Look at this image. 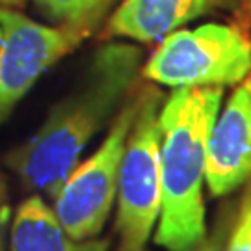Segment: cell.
<instances>
[{
	"label": "cell",
	"instance_id": "7",
	"mask_svg": "<svg viewBox=\"0 0 251 251\" xmlns=\"http://www.w3.org/2000/svg\"><path fill=\"white\" fill-rule=\"evenodd\" d=\"M251 177V73L216 117L206 145V184L224 196Z\"/></svg>",
	"mask_w": 251,
	"mask_h": 251
},
{
	"label": "cell",
	"instance_id": "11",
	"mask_svg": "<svg viewBox=\"0 0 251 251\" xmlns=\"http://www.w3.org/2000/svg\"><path fill=\"white\" fill-rule=\"evenodd\" d=\"M225 251H251V192L246 198L240 218L229 236Z\"/></svg>",
	"mask_w": 251,
	"mask_h": 251
},
{
	"label": "cell",
	"instance_id": "6",
	"mask_svg": "<svg viewBox=\"0 0 251 251\" xmlns=\"http://www.w3.org/2000/svg\"><path fill=\"white\" fill-rule=\"evenodd\" d=\"M88 36V30L47 26L17 9L0 6V123L8 119L41 75Z\"/></svg>",
	"mask_w": 251,
	"mask_h": 251
},
{
	"label": "cell",
	"instance_id": "5",
	"mask_svg": "<svg viewBox=\"0 0 251 251\" xmlns=\"http://www.w3.org/2000/svg\"><path fill=\"white\" fill-rule=\"evenodd\" d=\"M142 88L136 86L119 108L102 144L78 164L54 198V212L76 240L97 238L117 198L126 140L140 110Z\"/></svg>",
	"mask_w": 251,
	"mask_h": 251
},
{
	"label": "cell",
	"instance_id": "3",
	"mask_svg": "<svg viewBox=\"0 0 251 251\" xmlns=\"http://www.w3.org/2000/svg\"><path fill=\"white\" fill-rule=\"evenodd\" d=\"M162 102L164 93L156 86H142L140 110L126 140L117 184V251H147L152 225L160 218Z\"/></svg>",
	"mask_w": 251,
	"mask_h": 251
},
{
	"label": "cell",
	"instance_id": "16",
	"mask_svg": "<svg viewBox=\"0 0 251 251\" xmlns=\"http://www.w3.org/2000/svg\"><path fill=\"white\" fill-rule=\"evenodd\" d=\"M242 6H246V8L250 9V13H251V0H244V4Z\"/></svg>",
	"mask_w": 251,
	"mask_h": 251
},
{
	"label": "cell",
	"instance_id": "10",
	"mask_svg": "<svg viewBox=\"0 0 251 251\" xmlns=\"http://www.w3.org/2000/svg\"><path fill=\"white\" fill-rule=\"evenodd\" d=\"M37 9L58 23V26L82 28L93 32L104 17L112 0H34Z\"/></svg>",
	"mask_w": 251,
	"mask_h": 251
},
{
	"label": "cell",
	"instance_id": "1",
	"mask_svg": "<svg viewBox=\"0 0 251 251\" xmlns=\"http://www.w3.org/2000/svg\"><path fill=\"white\" fill-rule=\"evenodd\" d=\"M140 62L142 52L132 45L112 43L97 50L80 84L50 108L43 125L25 144L2 158L25 190L41 192L54 201L90 140L138 86Z\"/></svg>",
	"mask_w": 251,
	"mask_h": 251
},
{
	"label": "cell",
	"instance_id": "2",
	"mask_svg": "<svg viewBox=\"0 0 251 251\" xmlns=\"http://www.w3.org/2000/svg\"><path fill=\"white\" fill-rule=\"evenodd\" d=\"M222 97L218 86L177 88L160 108L162 212L154 242L170 251H192L205 240L206 145Z\"/></svg>",
	"mask_w": 251,
	"mask_h": 251
},
{
	"label": "cell",
	"instance_id": "14",
	"mask_svg": "<svg viewBox=\"0 0 251 251\" xmlns=\"http://www.w3.org/2000/svg\"><path fill=\"white\" fill-rule=\"evenodd\" d=\"M212 8H224V9H236L244 4V0H210Z\"/></svg>",
	"mask_w": 251,
	"mask_h": 251
},
{
	"label": "cell",
	"instance_id": "13",
	"mask_svg": "<svg viewBox=\"0 0 251 251\" xmlns=\"http://www.w3.org/2000/svg\"><path fill=\"white\" fill-rule=\"evenodd\" d=\"M222 238H224V233H218L214 236H210V238H205L203 242L196 246L192 251H220L222 248Z\"/></svg>",
	"mask_w": 251,
	"mask_h": 251
},
{
	"label": "cell",
	"instance_id": "15",
	"mask_svg": "<svg viewBox=\"0 0 251 251\" xmlns=\"http://www.w3.org/2000/svg\"><path fill=\"white\" fill-rule=\"evenodd\" d=\"M26 0H0L2 6H8V8H17V6H23Z\"/></svg>",
	"mask_w": 251,
	"mask_h": 251
},
{
	"label": "cell",
	"instance_id": "9",
	"mask_svg": "<svg viewBox=\"0 0 251 251\" xmlns=\"http://www.w3.org/2000/svg\"><path fill=\"white\" fill-rule=\"evenodd\" d=\"M108 238L76 240L41 196H30L19 205L9 227V251H108Z\"/></svg>",
	"mask_w": 251,
	"mask_h": 251
},
{
	"label": "cell",
	"instance_id": "8",
	"mask_svg": "<svg viewBox=\"0 0 251 251\" xmlns=\"http://www.w3.org/2000/svg\"><path fill=\"white\" fill-rule=\"evenodd\" d=\"M210 9V0H123L108 19L104 36L160 41Z\"/></svg>",
	"mask_w": 251,
	"mask_h": 251
},
{
	"label": "cell",
	"instance_id": "4",
	"mask_svg": "<svg viewBox=\"0 0 251 251\" xmlns=\"http://www.w3.org/2000/svg\"><path fill=\"white\" fill-rule=\"evenodd\" d=\"M251 73V39L234 25H203L162 39L142 76L170 88H224Z\"/></svg>",
	"mask_w": 251,
	"mask_h": 251
},
{
	"label": "cell",
	"instance_id": "12",
	"mask_svg": "<svg viewBox=\"0 0 251 251\" xmlns=\"http://www.w3.org/2000/svg\"><path fill=\"white\" fill-rule=\"evenodd\" d=\"M9 218H11V203H9L8 180L0 171V251H6V236L9 231Z\"/></svg>",
	"mask_w": 251,
	"mask_h": 251
}]
</instances>
